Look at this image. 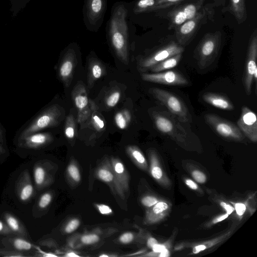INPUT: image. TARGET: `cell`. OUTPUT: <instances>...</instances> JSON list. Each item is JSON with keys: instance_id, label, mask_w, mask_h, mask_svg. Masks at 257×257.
Here are the masks:
<instances>
[{"instance_id": "4", "label": "cell", "mask_w": 257, "mask_h": 257, "mask_svg": "<svg viewBox=\"0 0 257 257\" xmlns=\"http://www.w3.org/2000/svg\"><path fill=\"white\" fill-rule=\"evenodd\" d=\"M152 118L157 130L179 143H185L188 139L187 131L177 118L165 110H154Z\"/></svg>"}, {"instance_id": "32", "label": "cell", "mask_w": 257, "mask_h": 257, "mask_svg": "<svg viewBox=\"0 0 257 257\" xmlns=\"http://www.w3.org/2000/svg\"><path fill=\"white\" fill-rule=\"evenodd\" d=\"M120 97V92L115 90L109 94L105 99L106 105L109 107L115 106L118 102Z\"/></svg>"}, {"instance_id": "51", "label": "cell", "mask_w": 257, "mask_h": 257, "mask_svg": "<svg viewBox=\"0 0 257 257\" xmlns=\"http://www.w3.org/2000/svg\"><path fill=\"white\" fill-rule=\"evenodd\" d=\"M185 183L186 185L192 189L197 190L198 189L197 185L190 179H186L185 180Z\"/></svg>"}, {"instance_id": "41", "label": "cell", "mask_w": 257, "mask_h": 257, "mask_svg": "<svg viewBox=\"0 0 257 257\" xmlns=\"http://www.w3.org/2000/svg\"><path fill=\"white\" fill-rule=\"evenodd\" d=\"M142 204L147 207H151L158 202V200L153 196H146L142 199Z\"/></svg>"}, {"instance_id": "27", "label": "cell", "mask_w": 257, "mask_h": 257, "mask_svg": "<svg viewBox=\"0 0 257 257\" xmlns=\"http://www.w3.org/2000/svg\"><path fill=\"white\" fill-rule=\"evenodd\" d=\"M150 158L151 162V173L156 180L161 181L163 173L159 164L156 154L153 151L150 152Z\"/></svg>"}, {"instance_id": "12", "label": "cell", "mask_w": 257, "mask_h": 257, "mask_svg": "<svg viewBox=\"0 0 257 257\" xmlns=\"http://www.w3.org/2000/svg\"><path fill=\"white\" fill-rule=\"evenodd\" d=\"M111 165L112 168L114 180L113 187L115 191L122 199L129 190V176L123 163L117 158H112Z\"/></svg>"}, {"instance_id": "35", "label": "cell", "mask_w": 257, "mask_h": 257, "mask_svg": "<svg viewBox=\"0 0 257 257\" xmlns=\"http://www.w3.org/2000/svg\"><path fill=\"white\" fill-rule=\"evenodd\" d=\"M30 256L29 255L25 254L23 252L15 250H10L6 248L0 249V256L3 257H22Z\"/></svg>"}, {"instance_id": "57", "label": "cell", "mask_w": 257, "mask_h": 257, "mask_svg": "<svg viewBox=\"0 0 257 257\" xmlns=\"http://www.w3.org/2000/svg\"><path fill=\"white\" fill-rule=\"evenodd\" d=\"M160 253L159 256L160 257H168L170 255V252L166 248Z\"/></svg>"}, {"instance_id": "58", "label": "cell", "mask_w": 257, "mask_h": 257, "mask_svg": "<svg viewBox=\"0 0 257 257\" xmlns=\"http://www.w3.org/2000/svg\"><path fill=\"white\" fill-rule=\"evenodd\" d=\"M66 256L67 257H80V256L79 255L77 254L76 253L74 252H68L66 255Z\"/></svg>"}, {"instance_id": "59", "label": "cell", "mask_w": 257, "mask_h": 257, "mask_svg": "<svg viewBox=\"0 0 257 257\" xmlns=\"http://www.w3.org/2000/svg\"><path fill=\"white\" fill-rule=\"evenodd\" d=\"M99 256H102V257H103V256H108V255H106V254H102V255H100Z\"/></svg>"}, {"instance_id": "37", "label": "cell", "mask_w": 257, "mask_h": 257, "mask_svg": "<svg viewBox=\"0 0 257 257\" xmlns=\"http://www.w3.org/2000/svg\"><path fill=\"white\" fill-rule=\"evenodd\" d=\"M99 236L95 234H86L81 237V241L86 244H92L99 240Z\"/></svg>"}, {"instance_id": "38", "label": "cell", "mask_w": 257, "mask_h": 257, "mask_svg": "<svg viewBox=\"0 0 257 257\" xmlns=\"http://www.w3.org/2000/svg\"><path fill=\"white\" fill-rule=\"evenodd\" d=\"M80 222L77 219H73L70 220L65 228V231L67 233H71L75 230L79 226Z\"/></svg>"}, {"instance_id": "21", "label": "cell", "mask_w": 257, "mask_h": 257, "mask_svg": "<svg viewBox=\"0 0 257 257\" xmlns=\"http://www.w3.org/2000/svg\"><path fill=\"white\" fill-rule=\"evenodd\" d=\"M87 75V84L89 88L93 87L94 83L105 73L104 66L100 62L93 60L89 62Z\"/></svg>"}, {"instance_id": "45", "label": "cell", "mask_w": 257, "mask_h": 257, "mask_svg": "<svg viewBox=\"0 0 257 257\" xmlns=\"http://www.w3.org/2000/svg\"><path fill=\"white\" fill-rule=\"evenodd\" d=\"M96 206L98 210L102 214H109L112 213L111 209L106 205L97 204Z\"/></svg>"}, {"instance_id": "7", "label": "cell", "mask_w": 257, "mask_h": 257, "mask_svg": "<svg viewBox=\"0 0 257 257\" xmlns=\"http://www.w3.org/2000/svg\"><path fill=\"white\" fill-rule=\"evenodd\" d=\"M54 138L51 132L41 131L29 135L14 143L20 154L28 155L40 151L50 145Z\"/></svg>"}, {"instance_id": "46", "label": "cell", "mask_w": 257, "mask_h": 257, "mask_svg": "<svg viewBox=\"0 0 257 257\" xmlns=\"http://www.w3.org/2000/svg\"><path fill=\"white\" fill-rule=\"evenodd\" d=\"M0 142L4 145H7L6 130L0 122Z\"/></svg>"}, {"instance_id": "36", "label": "cell", "mask_w": 257, "mask_h": 257, "mask_svg": "<svg viewBox=\"0 0 257 257\" xmlns=\"http://www.w3.org/2000/svg\"><path fill=\"white\" fill-rule=\"evenodd\" d=\"M67 171L71 177L75 181L78 182L80 180V175L78 168L73 164L70 165Z\"/></svg>"}, {"instance_id": "25", "label": "cell", "mask_w": 257, "mask_h": 257, "mask_svg": "<svg viewBox=\"0 0 257 257\" xmlns=\"http://www.w3.org/2000/svg\"><path fill=\"white\" fill-rule=\"evenodd\" d=\"M97 177L101 180L113 184L114 174L111 164L108 161L102 165L96 172Z\"/></svg>"}, {"instance_id": "42", "label": "cell", "mask_w": 257, "mask_h": 257, "mask_svg": "<svg viewBox=\"0 0 257 257\" xmlns=\"http://www.w3.org/2000/svg\"><path fill=\"white\" fill-rule=\"evenodd\" d=\"M9 155V151L7 145L0 142V162L4 161Z\"/></svg>"}, {"instance_id": "23", "label": "cell", "mask_w": 257, "mask_h": 257, "mask_svg": "<svg viewBox=\"0 0 257 257\" xmlns=\"http://www.w3.org/2000/svg\"><path fill=\"white\" fill-rule=\"evenodd\" d=\"M182 54L175 55L161 61L150 68V70L154 73H157L167 71L175 67L181 60Z\"/></svg>"}, {"instance_id": "55", "label": "cell", "mask_w": 257, "mask_h": 257, "mask_svg": "<svg viewBox=\"0 0 257 257\" xmlns=\"http://www.w3.org/2000/svg\"><path fill=\"white\" fill-rule=\"evenodd\" d=\"M225 4V0H213V5L214 7L223 6Z\"/></svg>"}, {"instance_id": "14", "label": "cell", "mask_w": 257, "mask_h": 257, "mask_svg": "<svg viewBox=\"0 0 257 257\" xmlns=\"http://www.w3.org/2000/svg\"><path fill=\"white\" fill-rule=\"evenodd\" d=\"M15 191L19 200L23 203H28L34 195V187L28 169L23 170L18 178Z\"/></svg>"}, {"instance_id": "28", "label": "cell", "mask_w": 257, "mask_h": 257, "mask_svg": "<svg viewBox=\"0 0 257 257\" xmlns=\"http://www.w3.org/2000/svg\"><path fill=\"white\" fill-rule=\"evenodd\" d=\"M131 114L127 109H123L117 112L114 116L116 126L121 130L127 127L131 121Z\"/></svg>"}, {"instance_id": "13", "label": "cell", "mask_w": 257, "mask_h": 257, "mask_svg": "<svg viewBox=\"0 0 257 257\" xmlns=\"http://www.w3.org/2000/svg\"><path fill=\"white\" fill-rule=\"evenodd\" d=\"M238 128L250 140L257 141V118L255 113L246 106L241 109V113L237 121Z\"/></svg>"}, {"instance_id": "43", "label": "cell", "mask_w": 257, "mask_h": 257, "mask_svg": "<svg viewBox=\"0 0 257 257\" xmlns=\"http://www.w3.org/2000/svg\"><path fill=\"white\" fill-rule=\"evenodd\" d=\"M0 234L8 235L14 234L5 222L0 220Z\"/></svg>"}, {"instance_id": "1", "label": "cell", "mask_w": 257, "mask_h": 257, "mask_svg": "<svg viewBox=\"0 0 257 257\" xmlns=\"http://www.w3.org/2000/svg\"><path fill=\"white\" fill-rule=\"evenodd\" d=\"M64 115V109L58 103H52L45 106L18 130L14 137V144L31 134L57 126Z\"/></svg>"}, {"instance_id": "5", "label": "cell", "mask_w": 257, "mask_h": 257, "mask_svg": "<svg viewBox=\"0 0 257 257\" xmlns=\"http://www.w3.org/2000/svg\"><path fill=\"white\" fill-rule=\"evenodd\" d=\"M149 92L180 122H192L191 113L184 102L178 95L159 88H152Z\"/></svg>"}, {"instance_id": "33", "label": "cell", "mask_w": 257, "mask_h": 257, "mask_svg": "<svg viewBox=\"0 0 257 257\" xmlns=\"http://www.w3.org/2000/svg\"><path fill=\"white\" fill-rule=\"evenodd\" d=\"M186 0H156L155 9H167L173 6H177Z\"/></svg>"}, {"instance_id": "34", "label": "cell", "mask_w": 257, "mask_h": 257, "mask_svg": "<svg viewBox=\"0 0 257 257\" xmlns=\"http://www.w3.org/2000/svg\"><path fill=\"white\" fill-rule=\"evenodd\" d=\"M52 199V195L51 193L46 192L43 194L39 198L37 206L40 209L46 208L51 203Z\"/></svg>"}, {"instance_id": "54", "label": "cell", "mask_w": 257, "mask_h": 257, "mask_svg": "<svg viewBox=\"0 0 257 257\" xmlns=\"http://www.w3.org/2000/svg\"><path fill=\"white\" fill-rule=\"evenodd\" d=\"M228 216V214L226 213L225 214H223L222 215H221L217 218H216L215 219H214L213 221V222L214 223H217V222H220L223 220H224L225 219H226V218H227V217Z\"/></svg>"}, {"instance_id": "29", "label": "cell", "mask_w": 257, "mask_h": 257, "mask_svg": "<svg viewBox=\"0 0 257 257\" xmlns=\"http://www.w3.org/2000/svg\"><path fill=\"white\" fill-rule=\"evenodd\" d=\"M153 208L149 210L147 213L146 221L153 222L156 220L157 215L161 214L168 208V204L163 202H157Z\"/></svg>"}, {"instance_id": "48", "label": "cell", "mask_w": 257, "mask_h": 257, "mask_svg": "<svg viewBox=\"0 0 257 257\" xmlns=\"http://www.w3.org/2000/svg\"><path fill=\"white\" fill-rule=\"evenodd\" d=\"M102 7V2L101 0H93L91 4V8L93 12L95 13L99 12Z\"/></svg>"}, {"instance_id": "26", "label": "cell", "mask_w": 257, "mask_h": 257, "mask_svg": "<svg viewBox=\"0 0 257 257\" xmlns=\"http://www.w3.org/2000/svg\"><path fill=\"white\" fill-rule=\"evenodd\" d=\"M126 152L139 167L144 169L147 167L146 159L139 148L135 146H130L127 147Z\"/></svg>"}, {"instance_id": "22", "label": "cell", "mask_w": 257, "mask_h": 257, "mask_svg": "<svg viewBox=\"0 0 257 257\" xmlns=\"http://www.w3.org/2000/svg\"><path fill=\"white\" fill-rule=\"evenodd\" d=\"M3 242L15 250L22 252L29 251L34 247V245L27 239L18 236L6 238L3 240Z\"/></svg>"}, {"instance_id": "24", "label": "cell", "mask_w": 257, "mask_h": 257, "mask_svg": "<svg viewBox=\"0 0 257 257\" xmlns=\"http://www.w3.org/2000/svg\"><path fill=\"white\" fill-rule=\"evenodd\" d=\"M205 0H194L179 5L185 13L187 20L194 18L203 7Z\"/></svg>"}, {"instance_id": "18", "label": "cell", "mask_w": 257, "mask_h": 257, "mask_svg": "<svg viewBox=\"0 0 257 257\" xmlns=\"http://www.w3.org/2000/svg\"><path fill=\"white\" fill-rule=\"evenodd\" d=\"M221 11L228 12L233 15L238 24L243 23L247 19L245 0H229L228 6L223 7Z\"/></svg>"}, {"instance_id": "50", "label": "cell", "mask_w": 257, "mask_h": 257, "mask_svg": "<svg viewBox=\"0 0 257 257\" xmlns=\"http://www.w3.org/2000/svg\"><path fill=\"white\" fill-rule=\"evenodd\" d=\"M166 248L164 245L157 243L155 244L152 248L155 252H160Z\"/></svg>"}, {"instance_id": "3", "label": "cell", "mask_w": 257, "mask_h": 257, "mask_svg": "<svg viewBox=\"0 0 257 257\" xmlns=\"http://www.w3.org/2000/svg\"><path fill=\"white\" fill-rule=\"evenodd\" d=\"M213 4L203 6L201 11L193 18L187 20L175 29L177 43L185 46L189 44L196 36L201 27L212 20L214 15Z\"/></svg>"}, {"instance_id": "17", "label": "cell", "mask_w": 257, "mask_h": 257, "mask_svg": "<svg viewBox=\"0 0 257 257\" xmlns=\"http://www.w3.org/2000/svg\"><path fill=\"white\" fill-rule=\"evenodd\" d=\"M204 101L219 109L232 110L234 105L226 95L218 93L206 92L202 95Z\"/></svg>"}, {"instance_id": "52", "label": "cell", "mask_w": 257, "mask_h": 257, "mask_svg": "<svg viewBox=\"0 0 257 257\" xmlns=\"http://www.w3.org/2000/svg\"><path fill=\"white\" fill-rule=\"evenodd\" d=\"M206 249V246L203 244L198 245L195 246L192 250L193 253H198L199 252Z\"/></svg>"}, {"instance_id": "15", "label": "cell", "mask_w": 257, "mask_h": 257, "mask_svg": "<svg viewBox=\"0 0 257 257\" xmlns=\"http://www.w3.org/2000/svg\"><path fill=\"white\" fill-rule=\"evenodd\" d=\"M76 65L74 56L69 54L66 56L58 66V77L66 87L71 84Z\"/></svg>"}, {"instance_id": "39", "label": "cell", "mask_w": 257, "mask_h": 257, "mask_svg": "<svg viewBox=\"0 0 257 257\" xmlns=\"http://www.w3.org/2000/svg\"><path fill=\"white\" fill-rule=\"evenodd\" d=\"M156 5V0H140L138 3V6L142 9L154 8Z\"/></svg>"}, {"instance_id": "11", "label": "cell", "mask_w": 257, "mask_h": 257, "mask_svg": "<svg viewBox=\"0 0 257 257\" xmlns=\"http://www.w3.org/2000/svg\"><path fill=\"white\" fill-rule=\"evenodd\" d=\"M141 77L146 81L170 86H185L189 83L183 75L174 70L153 73H144Z\"/></svg>"}, {"instance_id": "30", "label": "cell", "mask_w": 257, "mask_h": 257, "mask_svg": "<svg viewBox=\"0 0 257 257\" xmlns=\"http://www.w3.org/2000/svg\"><path fill=\"white\" fill-rule=\"evenodd\" d=\"M64 131L65 135L67 139H73L74 138L76 133V127L75 120L72 114H70L67 117Z\"/></svg>"}, {"instance_id": "10", "label": "cell", "mask_w": 257, "mask_h": 257, "mask_svg": "<svg viewBox=\"0 0 257 257\" xmlns=\"http://www.w3.org/2000/svg\"><path fill=\"white\" fill-rule=\"evenodd\" d=\"M72 97L78 111L77 121L83 122L91 114L96 105L89 100L85 87L82 83H77L72 92Z\"/></svg>"}, {"instance_id": "56", "label": "cell", "mask_w": 257, "mask_h": 257, "mask_svg": "<svg viewBox=\"0 0 257 257\" xmlns=\"http://www.w3.org/2000/svg\"><path fill=\"white\" fill-rule=\"evenodd\" d=\"M40 253V254H38L37 256H44V257H57V255L55 254H53L52 253H46V252H39Z\"/></svg>"}, {"instance_id": "6", "label": "cell", "mask_w": 257, "mask_h": 257, "mask_svg": "<svg viewBox=\"0 0 257 257\" xmlns=\"http://www.w3.org/2000/svg\"><path fill=\"white\" fill-rule=\"evenodd\" d=\"M183 46L179 45L176 40H165L152 54L142 59L138 68L139 71L145 72L155 65L175 55L182 53Z\"/></svg>"}, {"instance_id": "19", "label": "cell", "mask_w": 257, "mask_h": 257, "mask_svg": "<svg viewBox=\"0 0 257 257\" xmlns=\"http://www.w3.org/2000/svg\"><path fill=\"white\" fill-rule=\"evenodd\" d=\"M3 218L9 228L16 236L28 239V232L24 224L14 215L9 212H5L3 214Z\"/></svg>"}, {"instance_id": "8", "label": "cell", "mask_w": 257, "mask_h": 257, "mask_svg": "<svg viewBox=\"0 0 257 257\" xmlns=\"http://www.w3.org/2000/svg\"><path fill=\"white\" fill-rule=\"evenodd\" d=\"M204 119L206 123L217 134L224 139L241 141L244 138L243 133L237 125L215 114H206Z\"/></svg>"}, {"instance_id": "2", "label": "cell", "mask_w": 257, "mask_h": 257, "mask_svg": "<svg viewBox=\"0 0 257 257\" xmlns=\"http://www.w3.org/2000/svg\"><path fill=\"white\" fill-rule=\"evenodd\" d=\"M222 40V33L217 31L206 33L194 51V57L201 69L209 66L216 58Z\"/></svg>"}, {"instance_id": "20", "label": "cell", "mask_w": 257, "mask_h": 257, "mask_svg": "<svg viewBox=\"0 0 257 257\" xmlns=\"http://www.w3.org/2000/svg\"><path fill=\"white\" fill-rule=\"evenodd\" d=\"M166 18L169 21L168 29H176L187 20V17L179 5L168 12Z\"/></svg>"}, {"instance_id": "53", "label": "cell", "mask_w": 257, "mask_h": 257, "mask_svg": "<svg viewBox=\"0 0 257 257\" xmlns=\"http://www.w3.org/2000/svg\"><path fill=\"white\" fill-rule=\"evenodd\" d=\"M158 243L157 240L154 237H150L147 241V245L149 247L152 248L153 246Z\"/></svg>"}, {"instance_id": "31", "label": "cell", "mask_w": 257, "mask_h": 257, "mask_svg": "<svg viewBox=\"0 0 257 257\" xmlns=\"http://www.w3.org/2000/svg\"><path fill=\"white\" fill-rule=\"evenodd\" d=\"M97 107L95 105L91 113V121L94 128L98 132L103 131L105 127L104 121L97 111Z\"/></svg>"}, {"instance_id": "49", "label": "cell", "mask_w": 257, "mask_h": 257, "mask_svg": "<svg viewBox=\"0 0 257 257\" xmlns=\"http://www.w3.org/2000/svg\"><path fill=\"white\" fill-rule=\"evenodd\" d=\"M220 205L225 209L226 213L228 215L230 214L234 210V208L231 206L223 202L220 203Z\"/></svg>"}, {"instance_id": "9", "label": "cell", "mask_w": 257, "mask_h": 257, "mask_svg": "<svg viewBox=\"0 0 257 257\" xmlns=\"http://www.w3.org/2000/svg\"><path fill=\"white\" fill-rule=\"evenodd\" d=\"M256 57L257 29L255 28L249 39L243 76V85L247 95H250L251 93L253 76L257 75Z\"/></svg>"}, {"instance_id": "44", "label": "cell", "mask_w": 257, "mask_h": 257, "mask_svg": "<svg viewBox=\"0 0 257 257\" xmlns=\"http://www.w3.org/2000/svg\"><path fill=\"white\" fill-rule=\"evenodd\" d=\"M134 238V235L131 232H125L122 234L119 237V240L123 243H128Z\"/></svg>"}, {"instance_id": "47", "label": "cell", "mask_w": 257, "mask_h": 257, "mask_svg": "<svg viewBox=\"0 0 257 257\" xmlns=\"http://www.w3.org/2000/svg\"><path fill=\"white\" fill-rule=\"evenodd\" d=\"M235 209L237 214L239 216L242 215L245 211L246 207L245 205L241 203H236L235 205Z\"/></svg>"}, {"instance_id": "16", "label": "cell", "mask_w": 257, "mask_h": 257, "mask_svg": "<svg viewBox=\"0 0 257 257\" xmlns=\"http://www.w3.org/2000/svg\"><path fill=\"white\" fill-rule=\"evenodd\" d=\"M49 165L46 162L38 161L33 166V178L35 185L38 190L47 186L51 181L48 173Z\"/></svg>"}, {"instance_id": "40", "label": "cell", "mask_w": 257, "mask_h": 257, "mask_svg": "<svg viewBox=\"0 0 257 257\" xmlns=\"http://www.w3.org/2000/svg\"><path fill=\"white\" fill-rule=\"evenodd\" d=\"M192 175L195 181L199 183H204L206 181L205 175L200 171L194 170L192 172Z\"/></svg>"}]
</instances>
